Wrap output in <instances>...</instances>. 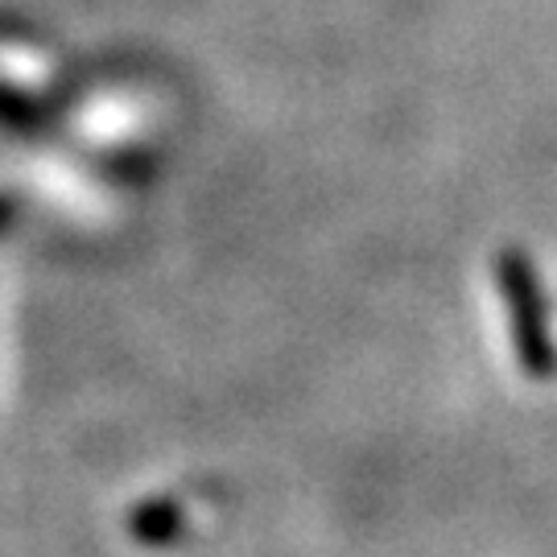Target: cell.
<instances>
[{
	"label": "cell",
	"instance_id": "6da1fadb",
	"mask_svg": "<svg viewBox=\"0 0 557 557\" xmlns=\"http://www.w3.org/2000/svg\"><path fill=\"white\" fill-rule=\"evenodd\" d=\"M499 281H504V301H508V314H512V338H517L524 372L529 376H549L557 363L554 338H549V326H545V306H541L537 277H533L529 260L508 252L504 269H499Z\"/></svg>",
	"mask_w": 557,
	"mask_h": 557
}]
</instances>
